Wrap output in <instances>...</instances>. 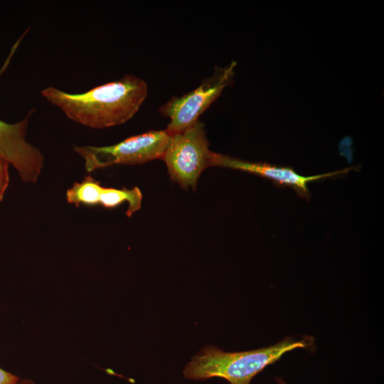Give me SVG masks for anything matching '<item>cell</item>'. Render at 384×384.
<instances>
[{
  "mask_svg": "<svg viewBox=\"0 0 384 384\" xmlns=\"http://www.w3.org/2000/svg\"><path fill=\"white\" fill-rule=\"evenodd\" d=\"M18 384H34V383L31 380H24L22 381H19Z\"/></svg>",
  "mask_w": 384,
  "mask_h": 384,
  "instance_id": "7c38bea8",
  "label": "cell"
},
{
  "mask_svg": "<svg viewBox=\"0 0 384 384\" xmlns=\"http://www.w3.org/2000/svg\"><path fill=\"white\" fill-rule=\"evenodd\" d=\"M210 166L223 167L254 174L272 181L279 186L292 188L297 195L306 200L310 198L308 184L325 178L346 174L351 168L319 175L303 176L292 168L277 166L267 163L252 162L228 155L213 152Z\"/></svg>",
  "mask_w": 384,
  "mask_h": 384,
  "instance_id": "52a82bcc",
  "label": "cell"
},
{
  "mask_svg": "<svg viewBox=\"0 0 384 384\" xmlns=\"http://www.w3.org/2000/svg\"><path fill=\"white\" fill-rule=\"evenodd\" d=\"M102 188L99 181L87 175L82 181L75 182L66 191V201L76 207L80 205L89 206L100 205Z\"/></svg>",
  "mask_w": 384,
  "mask_h": 384,
  "instance_id": "9c48e42d",
  "label": "cell"
},
{
  "mask_svg": "<svg viewBox=\"0 0 384 384\" xmlns=\"http://www.w3.org/2000/svg\"><path fill=\"white\" fill-rule=\"evenodd\" d=\"M19 378L0 368V384H18Z\"/></svg>",
  "mask_w": 384,
  "mask_h": 384,
  "instance_id": "8fae6325",
  "label": "cell"
},
{
  "mask_svg": "<svg viewBox=\"0 0 384 384\" xmlns=\"http://www.w3.org/2000/svg\"><path fill=\"white\" fill-rule=\"evenodd\" d=\"M171 133L150 130L128 137L110 146L74 145L73 149L85 161L88 173L114 164L137 165L162 159Z\"/></svg>",
  "mask_w": 384,
  "mask_h": 384,
  "instance_id": "3957f363",
  "label": "cell"
},
{
  "mask_svg": "<svg viewBox=\"0 0 384 384\" xmlns=\"http://www.w3.org/2000/svg\"><path fill=\"white\" fill-rule=\"evenodd\" d=\"M213 151L209 149L204 124L198 120L183 132L172 134L162 159L171 179L184 189L196 188L202 172L210 167Z\"/></svg>",
  "mask_w": 384,
  "mask_h": 384,
  "instance_id": "277c9868",
  "label": "cell"
},
{
  "mask_svg": "<svg viewBox=\"0 0 384 384\" xmlns=\"http://www.w3.org/2000/svg\"><path fill=\"white\" fill-rule=\"evenodd\" d=\"M9 163L0 158V202L9 183Z\"/></svg>",
  "mask_w": 384,
  "mask_h": 384,
  "instance_id": "30bf717a",
  "label": "cell"
},
{
  "mask_svg": "<svg viewBox=\"0 0 384 384\" xmlns=\"http://www.w3.org/2000/svg\"><path fill=\"white\" fill-rule=\"evenodd\" d=\"M41 94L73 122L92 129H104L131 119L146 98L148 85L139 77L126 75L81 93L49 86Z\"/></svg>",
  "mask_w": 384,
  "mask_h": 384,
  "instance_id": "6da1fadb",
  "label": "cell"
},
{
  "mask_svg": "<svg viewBox=\"0 0 384 384\" xmlns=\"http://www.w3.org/2000/svg\"><path fill=\"white\" fill-rule=\"evenodd\" d=\"M279 383H281V384H286V383H284V381H282V380H279Z\"/></svg>",
  "mask_w": 384,
  "mask_h": 384,
  "instance_id": "4fadbf2b",
  "label": "cell"
},
{
  "mask_svg": "<svg viewBox=\"0 0 384 384\" xmlns=\"http://www.w3.org/2000/svg\"><path fill=\"white\" fill-rule=\"evenodd\" d=\"M124 202L128 203L126 215L131 217L142 208V193L140 189L137 186L131 189L102 188L100 205L106 208H114Z\"/></svg>",
  "mask_w": 384,
  "mask_h": 384,
  "instance_id": "ba28073f",
  "label": "cell"
},
{
  "mask_svg": "<svg viewBox=\"0 0 384 384\" xmlns=\"http://www.w3.org/2000/svg\"><path fill=\"white\" fill-rule=\"evenodd\" d=\"M26 29L12 46L10 52L0 68V78L8 68L23 38ZM34 110L16 123H7L0 119V158L13 166L25 183H35L44 168V156L35 146L26 141V136Z\"/></svg>",
  "mask_w": 384,
  "mask_h": 384,
  "instance_id": "8992f818",
  "label": "cell"
},
{
  "mask_svg": "<svg viewBox=\"0 0 384 384\" xmlns=\"http://www.w3.org/2000/svg\"><path fill=\"white\" fill-rule=\"evenodd\" d=\"M304 341L287 338L273 346L248 351L225 352L213 346L202 348L183 371L186 378L206 380L222 378L230 384H250L252 379L285 353L306 347Z\"/></svg>",
  "mask_w": 384,
  "mask_h": 384,
  "instance_id": "7a4b0ae2",
  "label": "cell"
},
{
  "mask_svg": "<svg viewBox=\"0 0 384 384\" xmlns=\"http://www.w3.org/2000/svg\"><path fill=\"white\" fill-rule=\"evenodd\" d=\"M236 63L216 66L213 73L204 79L193 90L174 97L161 105L159 111L169 119L166 129L171 134L181 132L194 124L200 115L230 85Z\"/></svg>",
  "mask_w": 384,
  "mask_h": 384,
  "instance_id": "5b68a950",
  "label": "cell"
}]
</instances>
